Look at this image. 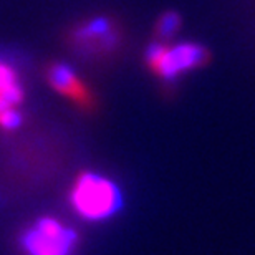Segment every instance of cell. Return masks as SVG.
<instances>
[{
	"instance_id": "cell-1",
	"label": "cell",
	"mask_w": 255,
	"mask_h": 255,
	"mask_svg": "<svg viewBox=\"0 0 255 255\" xmlns=\"http://www.w3.org/2000/svg\"><path fill=\"white\" fill-rule=\"evenodd\" d=\"M70 202L80 217L90 222H100L121 211L123 194L110 177L98 172H83L71 187Z\"/></svg>"
},
{
	"instance_id": "cell-2",
	"label": "cell",
	"mask_w": 255,
	"mask_h": 255,
	"mask_svg": "<svg viewBox=\"0 0 255 255\" xmlns=\"http://www.w3.org/2000/svg\"><path fill=\"white\" fill-rule=\"evenodd\" d=\"M123 28L111 15H93L75 23L68 30L66 42L83 58L98 60L118 52L123 45Z\"/></svg>"
},
{
	"instance_id": "cell-3",
	"label": "cell",
	"mask_w": 255,
	"mask_h": 255,
	"mask_svg": "<svg viewBox=\"0 0 255 255\" xmlns=\"http://www.w3.org/2000/svg\"><path fill=\"white\" fill-rule=\"evenodd\" d=\"M209 58H211L209 50L197 42L167 45V42L154 40L147 45L144 52L146 65L152 73L164 81H176L187 71L202 68Z\"/></svg>"
},
{
	"instance_id": "cell-4",
	"label": "cell",
	"mask_w": 255,
	"mask_h": 255,
	"mask_svg": "<svg viewBox=\"0 0 255 255\" xmlns=\"http://www.w3.org/2000/svg\"><path fill=\"white\" fill-rule=\"evenodd\" d=\"M78 236L71 227L53 217L35 221L20 237V246L27 255H71Z\"/></svg>"
},
{
	"instance_id": "cell-5",
	"label": "cell",
	"mask_w": 255,
	"mask_h": 255,
	"mask_svg": "<svg viewBox=\"0 0 255 255\" xmlns=\"http://www.w3.org/2000/svg\"><path fill=\"white\" fill-rule=\"evenodd\" d=\"M47 80L55 91H58L63 96H68L81 108H91L95 105L93 95L88 90V86L83 83V80L75 73V70L70 65L62 62L52 63L47 68Z\"/></svg>"
},
{
	"instance_id": "cell-6",
	"label": "cell",
	"mask_w": 255,
	"mask_h": 255,
	"mask_svg": "<svg viewBox=\"0 0 255 255\" xmlns=\"http://www.w3.org/2000/svg\"><path fill=\"white\" fill-rule=\"evenodd\" d=\"M23 95L17 68L0 58V96H3L8 103L18 106L23 101Z\"/></svg>"
},
{
	"instance_id": "cell-7",
	"label": "cell",
	"mask_w": 255,
	"mask_h": 255,
	"mask_svg": "<svg viewBox=\"0 0 255 255\" xmlns=\"http://www.w3.org/2000/svg\"><path fill=\"white\" fill-rule=\"evenodd\" d=\"M179 28H181V15L174 12V10H167V12L161 13V17L156 20L154 25L156 40L169 42L179 32Z\"/></svg>"
},
{
	"instance_id": "cell-8",
	"label": "cell",
	"mask_w": 255,
	"mask_h": 255,
	"mask_svg": "<svg viewBox=\"0 0 255 255\" xmlns=\"http://www.w3.org/2000/svg\"><path fill=\"white\" fill-rule=\"evenodd\" d=\"M22 125V115L18 111V106H13V108L5 110L2 115H0V128L3 131H13Z\"/></svg>"
}]
</instances>
